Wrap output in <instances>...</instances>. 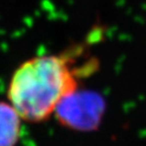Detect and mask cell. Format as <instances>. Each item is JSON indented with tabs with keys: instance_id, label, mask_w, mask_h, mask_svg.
Instances as JSON below:
<instances>
[{
	"instance_id": "cell-1",
	"label": "cell",
	"mask_w": 146,
	"mask_h": 146,
	"mask_svg": "<svg viewBox=\"0 0 146 146\" xmlns=\"http://www.w3.org/2000/svg\"><path fill=\"white\" fill-rule=\"evenodd\" d=\"M75 89L76 74L66 57L39 56L16 69L7 96L23 120L40 123L54 114L58 104Z\"/></svg>"
},
{
	"instance_id": "cell-3",
	"label": "cell",
	"mask_w": 146,
	"mask_h": 146,
	"mask_svg": "<svg viewBox=\"0 0 146 146\" xmlns=\"http://www.w3.org/2000/svg\"><path fill=\"white\" fill-rule=\"evenodd\" d=\"M21 117L10 103L0 102V146H15L19 139Z\"/></svg>"
},
{
	"instance_id": "cell-2",
	"label": "cell",
	"mask_w": 146,
	"mask_h": 146,
	"mask_svg": "<svg viewBox=\"0 0 146 146\" xmlns=\"http://www.w3.org/2000/svg\"><path fill=\"white\" fill-rule=\"evenodd\" d=\"M105 110L106 103L100 94L77 88L58 104L54 114L65 127L87 132L98 129Z\"/></svg>"
}]
</instances>
